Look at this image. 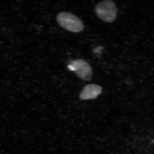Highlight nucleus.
<instances>
[{
    "label": "nucleus",
    "instance_id": "obj_1",
    "mask_svg": "<svg viewBox=\"0 0 154 154\" xmlns=\"http://www.w3.org/2000/svg\"><path fill=\"white\" fill-rule=\"evenodd\" d=\"M56 19L61 27L70 32L79 33L85 29V25L82 20L68 12L60 13L57 14Z\"/></svg>",
    "mask_w": 154,
    "mask_h": 154
},
{
    "label": "nucleus",
    "instance_id": "obj_2",
    "mask_svg": "<svg viewBox=\"0 0 154 154\" xmlns=\"http://www.w3.org/2000/svg\"><path fill=\"white\" fill-rule=\"evenodd\" d=\"M94 11L98 18L107 23L114 22L117 17V8L115 3L111 0H105L98 3Z\"/></svg>",
    "mask_w": 154,
    "mask_h": 154
},
{
    "label": "nucleus",
    "instance_id": "obj_3",
    "mask_svg": "<svg viewBox=\"0 0 154 154\" xmlns=\"http://www.w3.org/2000/svg\"><path fill=\"white\" fill-rule=\"evenodd\" d=\"M68 68L74 72L77 76L84 81H90L93 76V70L90 64L82 59L75 60L71 62Z\"/></svg>",
    "mask_w": 154,
    "mask_h": 154
},
{
    "label": "nucleus",
    "instance_id": "obj_4",
    "mask_svg": "<svg viewBox=\"0 0 154 154\" xmlns=\"http://www.w3.org/2000/svg\"><path fill=\"white\" fill-rule=\"evenodd\" d=\"M102 88L101 86L91 84L85 86L80 94V98L82 100L96 99L102 94Z\"/></svg>",
    "mask_w": 154,
    "mask_h": 154
}]
</instances>
